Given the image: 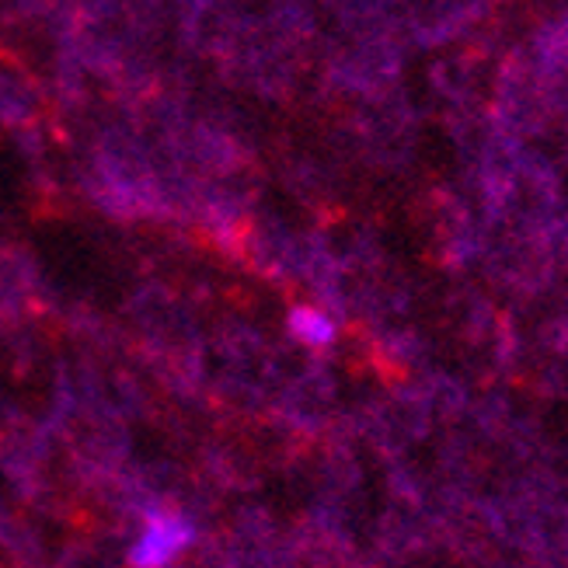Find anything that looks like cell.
Returning <instances> with one entry per match:
<instances>
[{"mask_svg":"<svg viewBox=\"0 0 568 568\" xmlns=\"http://www.w3.org/2000/svg\"><path fill=\"white\" fill-rule=\"evenodd\" d=\"M290 328L307 345H328L335 338V321L328 314L314 311V307H296L290 314Z\"/></svg>","mask_w":568,"mask_h":568,"instance_id":"cell-2","label":"cell"},{"mask_svg":"<svg viewBox=\"0 0 568 568\" xmlns=\"http://www.w3.org/2000/svg\"><path fill=\"white\" fill-rule=\"evenodd\" d=\"M195 530L175 513H151L146 516V527L140 534V540L130 551V561L140 568H158L175 561L189 545H192Z\"/></svg>","mask_w":568,"mask_h":568,"instance_id":"cell-1","label":"cell"}]
</instances>
